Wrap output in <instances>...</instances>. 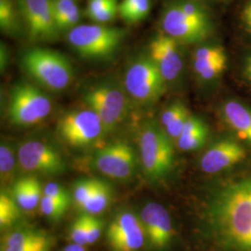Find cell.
Returning a JSON list of instances; mask_svg holds the SVG:
<instances>
[{
    "instance_id": "6da1fadb",
    "label": "cell",
    "mask_w": 251,
    "mask_h": 251,
    "mask_svg": "<svg viewBox=\"0 0 251 251\" xmlns=\"http://www.w3.org/2000/svg\"><path fill=\"white\" fill-rule=\"evenodd\" d=\"M207 220L227 250L251 251V175L225 183L209 200Z\"/></svg>"
},
{
    "instance_id": "7a4b0ae2",
    "label": "cell",
    "mask_w": 251,
    "mask_h": 251,
    "mask_svg": "<svg viewBox=\"0 0 251 251\" xmlns=\"http://www.w3.org/2000/svg\"><path fill=\"white\" fill-rule=\"evenodd\" d=\"M22 65L35 80L48 90H65L74 78L72 63L63 53L51 49L35 47L25 50Z\"/></svg>"
},
{
    "instance_id": "3957f363",
    "label": "cell",
    "mask_w": 251,
    "mask_h": 251,
    "mask_svg": "<svg viewBox=\"0 0 251 251\" xmlns=\"http://www.w3.org/2000/svg\"><path fill=\"white\" fill-rule=\"evenodd\" d=\"M126 31L104 25H77L68 32L67 40L73 49L87 59H106L118 50Z\"/></svg>"
},
{
    "instance_id": "277c9868",
    "label": "cell",
    "mask_w": 251,
    "mask_h": 251,
    "mask_svg": "<svg viewBox=\"0 0 251 251\" xmlns=\"http://www.w3.org/2000/svg\"><path fill=\"white\" fill-rule=\"evenodd\" d=\"M127 93L115 81H103L85 91L83 99L88 107L94 111L104 126L105 132L120 124L128 108Z\"/></svg>"
},
{
    "instance_id": "5b68a950",
    "label": "cell",
    "mask_w": 251,
    "mask_h": 251,
    "mask_svg": "<svg viewBox=\"0 0 251 251\" xmlns=\"http://www.w3.org/2000/svg\"><path fill=\"white\" fill-rule=\"evenodd\" d=\"M140 153L144 173L152 179L166 177L174 164L170 137L154 123L145 126L140 136Z\"/></svg>"
},
{
    "instance_id": "8992f818",
    "label": "cell",
    "mask_w": 251,
    "mask_h": 251,
    "mask_svg": "<svg viewBox=\"0 0 251 251\" xmlns=\"http://www.w3.org/2000/svg\"><path fill=\"white\" fill-rule=\"evenodd\" d=\"M125 90L132 99L143 103H153L160 99L167 82L148 53L138 57L125 75Z\"/></svg>"
},
{
    "instance_id": "52a82bcc",
    "label": "cell",
    "mask_w": 251,
    "mask_h": 251,
    "mask_svg": "<svg viewBox=\"0 0 251 251\" xmlns=\"http://www.w3.org/2000/svg\"><path fill=\"white\" fill-rule=\"evenodd\" d=\"M51 100L34 85L21 82L9 93L8 116L12 124L35 125L51 112Z\"/></svg>"
},
{
    "instance_id": "ba28073f",
    "label": "cell",
    "mask_w": 251,
    "mask_h": 251,
    "mask_svg": "<svg viewBox=\"0 0 251 251\" xmlns=\"http://www.w3.org/2000/svg\"><path fill=\"white\" fill-rule=\"evenodd\" d=\"M162 32L174 38L179 44H198L212 35V21L206 22L186 15L175 2L170 0L163 8L160 19Z\"/></svg>"
},
{
    "instance_id": "9c48e42d",
    "label": "cell",
    "mask_w": 251,
    "mask_h": 251,
    "mask_svg": "<svg viewBox=\"0 0 251 251\" xmlns=\"http://www.w3.org/2000/svg\"><path fill=\"white\" fill-rule=\"evenodd\" d=\"M58 131L69 145L84 147L94 144L105 129L98 115L88 108L65 114L58 123Z\"/></svg>"
},
{
    "instance_id": "30bf717a",
    "label": "cell",
    "mask_w": 251,
    "mask_h": 251,
    "mask_svg": "<svg viewBox=\"0 0 251 251\" xmlns=\"http://www.w3.org/2000/svg\"><path fill=\"white\" fill-rule=\"evenodd\" d=\"M29 38L35 42L56 40V25L50 0H15Z\"/></svg>"
},
{
    "instance_id": "8fae6325",
    "label": "cell",
    "mask_w": 251,
    "mask_h": 251,
    "mask_svg": "<svg viewBox=\"0 0 251 251\" xmlns=\"http://www.w3.org/2000/svg\"><path fill=\"white\" fill-rule=\"evenodd\" d=\"M18 163L23 171L45 175H57L65 170L62 154L50 144L29 141L20 146Z\"/></svg>"
},
{
    "instance_id": "7c38bea8",
    "label": "cell",
    "mask_w": 251,
    "mask_h": 251,
    "mask_svg": "<svg viewBox=\"0 0 251 251\" xmlns=\"http://www.w3.org/2000/svg\"><path fill=\"white\" fill-rule=\"evenodd\" d=\"M180 45L174 38L160 31L148 46V55L155 63L167 83L179 78L184 67Z\"/></svg>"
},
{
    "instance_id": "4fadbf2b",
    "label": "cell",
    "mask_w": 251,
    "mask_h": 251,
    "mask_svg": "<svg viewBox=\"0 0 251 251\" xmlns=\"http://www.w3.org/2000/svg\"><path fill=\"white\" fill-rule=\"evenodd\" d=\"M145 236L142 221L128 211L115 216L106 233L112 251H139L144 246Z\"/></svg>"
},
{
    "instance_id": "5bb4252c",
    "label": "cell",
    "mask_w": 251,
    "mask_h": 251,
    "mask_svg": "<svg viewBox=\"0 0 251 251\" xmlns=\"http://www.w3.org/2000/svg\"><path fill=\"white\" fill-rule=\"evenodd\" d=\"M95 166L100 172L110 178L128 179L136 168L134 149L125 142L109 144L97 152Z\"/></svg>"
},
{
    "instance_id": "9a60e30c",
    "label": "cell",
    "mask_w": 251,
    "mask_h": 251,
    "mask_svg": "<svg viewBox=\"0 0 251 251\" xmlns=\"http://www.w3.org/2000/svg\"><path fill=\"white\" fill-rule=\"evenodd\" d=\"M146 237L151 247L156 250L167 248L173 238V227L169 211L157 203H149L141 214Z\"/></svg>"
},
{
    "instance_id": "2e32d148",
    "label": "cell",
    "mask_w": 251,
    "mask_h": 251,
    "mask_svg": "<svg viewBox=\"0 0 251 251\" xmlns=\"http://www.w3.org/2000/svg\"><path fill=\"white\" fill-rule=\"evenodd\" d=\"M247 156L241 144L231 139L217 142L207 149L200 161L202 171L207 174H216L242 161Z\"/></svg>"
},
{
    "instance_id": "e0dca14e",
    "label": "cell",
    "mask_w": 251,
    "mask_h": 251,
    "mask_svg": "<svg viewBox=\"0 0 251 251\" xmlns=\"http://www.w3.org/2000/svg\"><path fill=\"white\" fill-rule=\"evenodd\" d=\"M228 56L225 48L220 44H203L193 53V67L200 79L215 80L227 68Z\"/></svg>"
},
{
    "instance_id": "ac0fdd59",
    "label": "cell",
    "mask_w": 251,
    "mask_h": 251,
    "mask_svg": "<svg viewBox=\"0 0 251 251\" xmlns=\"http://www.w3.org/2000/svg\"><path fill=\"white\" fill-rule=\"evenodd\" d=\"M223 119L239 138L251 144V108L235 100H227L222 109Z\"/></svg>"
},
{
    "instance_id": "d6986e66",
    "label": "cell",
    "mask_w": 251,
    "mask_h": 251,
    "mask_svg": "<svg viewBox=\"0 0 251 251\" xmlns=\"http://www.w3.org/2000/svg\"><path fill=\"white\" fill-rule=\"evenodd\" d=\"M11 196L22 209L33 210L43 198L41 184L33 176L22 178L13 184Z\"/></svg>"
},
{
    "instance_id": "ffe728a7",
    "label": "cell",
    "mask_w": 251,
    "mask_h": 251,
    "mask_svg": "<svg viewBox=\"0 0 251 251\" xmlns=\"http://www.w3.org/2000/svg\"><path fill=\"white\" fill-rule=\"evenodd\" d=\"M208 137V127L198 117L190 116L177 140L181 151H194L202 147Z\"/></svg>"
},
{
    "instance_id": "44dd1931",
    "label": "cell",
    "mask_w": 251,
    "mask_h": 251,
    "mask_svg": "<svg viewBox=\"0 0 251 251\" xmlns=\"http://www.w3.org/2000/svg\"><path fill=\"white\" fill-rule=\"evenodd\" d=\"M0 29L10 36L23 32V19L15 0H0Z\"/></svg>"
},
{
    "instance_id": "7402d4cb",
    "label": "cell",
    "mask_w": 251,
    "mask_h": 251,
    "mask_svg": "<svg viewBox=\"0 0 251 251\" xmlns=\"http://www.w3.org/2000/svg\"><path fill=\"white\" fill-rule=\"evenodd\" d=\"M150 0H123L118 5V15L127 24H137L149 15Z\"/></svg>"
},
{
    "instance_id": "603a6c76",
    "label": "cell",
    "mask_w": 251,
    "mask_h": 251,
    "mask_svg": "<svg viewBox=\"0 0 251 251\" xmlns=\"http://www.w3.org/2000/svg\"><path fill=\"white\" fill-rule=\"evenodd\" d=\"M49 240L44 233L31 229H18L6 233L2 237L1 248H17L30 246Z\"/></svg>"
},
{
    "instance_id": "cb8c5ba5",
    "label": "cell",
    "mask_w": 251,
    "mask_h": 251,
    "mask_svg": "<svg viewBox=\"0 0 251 251\" xmlns=\"http://www.w3.org/2000/svg\"><path fill=\"white\" fill-rule=\"evenodd\" d=\"M112 199V191L110 186L102 182L99 189L90 197L88 201L81 207L86 214L97 215L103 212L109 206Z\"/></svg>"
},
{
    "instance_id": "d4e9b609",
    "label": "cell",
    "mask_w": 251,
    "mask_h": 251,
    "mask_svg": "<svg viewBox=\"0 0 251 251\" xmlns=\"http://www.w3.org/2000/svg\"><path fill=\"white\" fill-rule=\"evenodd\" d=\"M21 207L12 196L7 192H1L0 195V226L8 228L14 225L21 217Z\"/></svg>"
},
{
    "instance_id": "484cf974",
    "label": "cell",
    "mask_w": 251,
    "mask_h": 251,
    "mask_svg": "<svg viewBox=\"0 0 251 251\" xmlns=\"http://www.w3.org/2000/svg\"><path fill=\"white\" fill-rule=\"evenodd\" d=\"M16 161L13 149L7 145L2 144L0 146V174L1 180L4 183H9L12 181L15 175Z\"/></svg>"
},
{
    "instance_id": "4316f807",
    "label": "cell",
    "mask_w": 251,
    "mask_h": 251,
    "mask_svg": "<svg viewBox=\"0 0 251 251\" xmlns=\"http://www.w3.org/2000/svg\"><path fill=\"white\" fill-rule=\"evenodd\" d=\"M102 182L103 181L97 179H83L75 183L74 187V199L79 209L99 189Z\"/></svg>"
},
{
    "instance_id": "83f0119b",
    "label": "cell",
    "mask_w": 251,
    "mask_h": 251,
    "mask_svg": "<svg viewBox=\"0 0 251 251\" xmlns=\"http://www.w3.org/2000/svg\"><path fill=\"white\" fill-rule=\"evenodd\" d=\"M68 206L69 204L67 203H64L62 201H59L46 196H43V198L40 201L41 212L44 215L53 220H58L62 218L66 212Z\"/></svg>"
},
{
    "instance_id": "f1b7e54d",
    "label": "cell",
    "mask_w": 251,
    "mask_h": 251,
    "mask_svg": "<svg viewBox=\"0 0 251 251\" xmlns=\"http://www.w3.org/2000/svg\"><path fill=\"white\" fill-rule=\"evenodd\" d=\"M88 222L89 214H84L75 220L71 228V238L73 242L77 245H87V234H88Z\"/></svg>"
},
{
    "instance_id": "f546056e",
    "label": "cell",
    "mask_w": 251,
    "mask_h": 251,
    "mask_svg": "<svg viewBox=\"0 0 251 251\" xmlns=\"http://www.w3.org/2000/svg\"><path fill=\"white\" fill-rule=\"evenodd\" d=\"M118 15V4L117 0H114L107 4L104 8L100 9L97 13L90 16L89 18L96 23L97 25H104L112 22Z\"/></svg>"
},
{
    "instance_id": "4dcf8cb0",
    "label": "cell",
    "mask_w": 251,
    "mask_h": 251,
    "mask_svg": "<svg viewBox=\"0 0 251 251\" xmlns=\"http://www.w3.org/2000/svg\"><path fill=\"white\" fill-rule=\"evenodd\" d=\"M81 11L78 5L76 4L70 12L57 24V28L59 32H63V31H71L75 27L78 25V23L80 21Z\"/></svg>"
},
{
    "instance_id": "1f68e13d",
    "label": "cell",
    "mask_w": 251,
    "mask_h": 251,
    "mask_svg": "<svg viewBox=\"0 0 251 251\" xmlns=\"http://www.w3.org/2000/svg\"><path fill=\"white\" fill-rule=\"evenodd\" d=\"M189 112L188 108L179 101H175L171 104L162 113L161 123L163 126L169 125L174 119L181 116L184 113Z\"/></svg>"
},
{
    "instance_id": "d6a6232c",
    "label": "cell",
    "mask_w": 251,
    "mask_h": 251,
    "mask_svg": "<svg viewBox=\"0 0 251 251\" xmlns=\"http://www.w3.org/2000/svg\"><path fill=\"white\" fill-rule=\"evenodd\" d=\"M54 19L57 24L63 20L76 5L75 0H50Z\"/></svg>"
},
{
    "instance_id": "836d02e7",
    "label": "cell",
    "mask_w": 251,
    "mask_h": 251,
    "mask_svg": "<svg viewBox=\"0 0 251 251\" xmlns=\"http://www.w3.org/2000/svg\"><path fill=\"white\" fill-rule=\"evenodd\" d=\"M43 194L46 197L53 198V199L62 201V202L67 203V204L70 203V197H69L68 192L61 185H59L58 183L50 182V183L46 184Z\"/></svg>"
},
{
    "instance_id": "e575fe53",
    "label": "cell",
    "mask_w": 251,
    "mask_h": 251,
    "mask_svg": "<svg viewBox=\"0 0 251 251\" xmlns=\"http://www.w3.org/2000/svg\"><path fill=\"white\" fill-rule=\"evenodd\" d=\"M102 229V222L94 217L89 214V222H88V234H87V241L89 245L94 244L100 236Z\"/></svg>"
},
{
    "instance_id": "d590c367",
    "label": "cell",
    "mask_w": 251,
    "mask_h": 251,
    "mask_svg": "<svg viewBox=\"0 0 251 251\" xmlns=\"http://www.w3.org/2000/svg\"><path fill=\"white\" fill-rule=\"evenodd\" d=\"M50 246V240L37 243L30 246L17 247V248H1V251H47Z\"/></svg>"
},
{
    "instance_id": "8d00e7d4",
    "label": "cell",
    "mask_w": 251,
    "mask_h": 251,
    "mask_svg": "<svg viewBox=\"0 0 251 251\" xmlns=\"http://www.w3.org/2000/svg\"><path fill=\"white\" fill-rule=\"evenodd\" d=\"M114 0H88L86 15L90 17L91 15L97 13L102 8H104L107 4Z\"/></svg>"
},
{
    "instance_id": "74e56055",
    "label": "cell",
    "mask_w": 251,
    "mask_h": 251,
    "mask_svg": "<svg viewBox=\"0 0 251 251\" xmlns=\"http://www.w3.org/2000/svg\"><path fill=\"white\" fill-rule=\"evenodd\" d=\"M240 17L245 29L251 34V0H248L244 5Z\"/></svg>"
},
{
    "instance_id": "f35d334b",
    "label": "cell",
    "mask_w": 251,
    "mask_h": 251,
    "mask_svg": "<svg viewBox=\"0 0 251 251\" xmlns=\"http://www.w3.org/2000/svg\"><path fill=\"white\" fill-rule=\"evenodd\" d=\"M243 77L251 86V53L249 54L243 63Z\"/></svg>"
},
{
    "instance_id": "ab89813d",
    "label": "cell",
    "mask_w": 251,
    "mask_h": 251,
    "mask_svg": "<svg viewBox=\"0 0 251 251\" xmlns=\"http://www.w3.org/2000/svg\"><path fill=\"white\" fill-rule=\"evenodd\" d=\"M7 62H8V50L6 46L3 45V43L1 44V50H0V66H1V70L3 71V69L5 70V68L7 67Z\"/></svg>"
},
{
    "instance_id": "60d3db41",
    "label": "cell",
    "mask_w": 251,
    "mask_h": 251,
    "mask_svg": "<svg viewBox=\"0 0 251 251\" xmlns=\"http://www.w3.org/2000/svg\"><path fill=\"white\" fill-rule=\"evenodd\" d=\"M69 247V249H70V251H86V250L84 249V247L83 246H81V245H77V244H71V245H69L68 246Z\"/></svg>"
},
{
    "instance_id": "b9f144b4",
    "label": "cell",
    "mask_w": 251,
    "mask_h": 251,
    "mask_svg": "<svg viewBox=\"0 0 251 251\" xmlns=\"http://www.w3.org/2000/svg\"><path fill=\"white\" fill-rule=\"evenodd\" d=\"M64 251H70V249H69V247H68V246H67V247H66V248H65V249H64Z\"/></svg>"
}]
</instances>
